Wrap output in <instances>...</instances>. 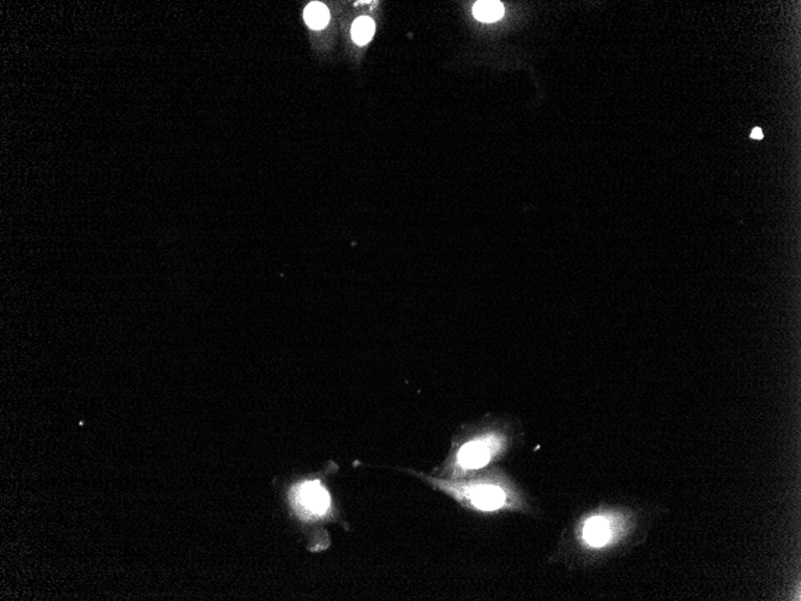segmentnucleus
I'll use <instances>...</instances> for the list:
<instances>
[{
	"label": "nucleus",
	"instance_id": "1",
	"mask_svg": "<svg viewBox=\"0 0 801 601\" xmlns=\"http://www.w3.org/2000/svg\"><path fill=\"white\" fill-rule=\"evenodd\" d=\"M290 499L295 512L306 520L323 519L331 510V497L324 485L315 479L295 485Z\"/></svg>",
	"mask_w": 801,
	"mask_h": 601
},
{
	"label": "nucleus",
	"instance_id": "8",
	"mask_svg": "<svg viewBox=\"0 0 801 601\" xmlns=\"http://www.w3.org/2000/svg\"><path fill=\"white\" fill-rule=\"evenodd\" d=\"M751 138H754V140H762V138H763L762 130L759 128H754V130H752V133H751Z\"/></svg>",
	"mask_w": 801,
	"mask_h": 601
},
{
	"label": "nucleus",
	"instance_id": "3",
	"mask_svg": "<svg viewBox=\"0 0 801 601\" xmlns=\"http://www.w3.org/2000/svg\"><path fill=\"white\" fill-rule=\"evenodd\" d=\"M472 503L481 510H495L503 505L505 495L495 487H474L467 491Z\"/></svg>",
	"mask_w": 801,
	"mask_h": 601
},
{
	"label": "nucleus",
	"instance_id": "7",
	"mask_svg": "<svg viewBox=\"0 0 801 601\" xmlns=\"http://www.w3.org/2000/svg\"><path fill=\"white\" fill-rule=\"evenodd\" d=\"M354 41L359 45L368 43L375 34V22L370 17H360L354 22L352 28Z\"/></svg>",
	"mask_w": 801,
	"mask_h": 601
},
{
	"label": "nucleus",
	"instance_id": "4",
	"mask_svg": "<svg viewBox=\"0 0 801 601\" xmlns=\"http://www.w3.org/2000/svg\"><path fill=\"white\" fill-rule=\"evenodd\" d=\"M490 459V452L486 444L482 442H473L465 444L458 452V462L465 468H479L486 465Z\"/></svg>",
	"mask_w": 801,
	"mask_h": 601
},
{
	"label": "nucleus",
	"instance_id": "6",
	"mask_svg": "<svg viewBox=\"0 0 801 601\" xmlns=\"http://www.w3.org/2000/svg\"><path fill=\"white\" fill-rule=\"evenodd\" d=\"M329 17L328 8L320 3H311L305 10L306 23L313 29L324 28L328 24Z\"/></svg>",
	"mask_w": 801,
	"mask_h": 601
},
{
	"label": "nucleus",
	"instance_id": "5",
	"mask_svg": "<svg viewBox=\"0 0 801 601\" xmlns=\"http://www.w3.org/2000/svg\"><path fill=\"white\" fill-rule=\"evenodd\" d=\"M474 16L481 22H495L504 15V6L500 1L488 0L477 1L473 8Z\"/></svg>",
	"mask_w": 801,
	"mask_h": 601
},
{
	"label": "nucleus",
	"instance_id": "2",
	"mask_svg": "<svg viewBox=\"0 0 801 601\" xmlns=\"http://www.w3.org/2000/svg\"><path fill=\"white\" fill-rule=\"evenodd\" d=\"M618 524L602 516L592 517L584 525L583 537L589 545L600 547L610 542L617 530Z\"/></svg>",
	"mask_w": 801,
	"mask_h": 601
}]
</instances>
